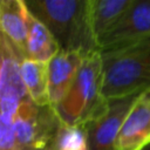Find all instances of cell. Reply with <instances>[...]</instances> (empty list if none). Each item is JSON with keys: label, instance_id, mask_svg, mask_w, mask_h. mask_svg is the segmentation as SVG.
Instances as JSON below:
<instances>
[{"label": "cell", "instance_id": "obj_1", "mask_svg": "<svg viewBox=\"0 0 150 150\" xmlns=\"http://www.w3.org/2000/svg\"><path fill=\"white\" fill-rule=\"evenodd\" d=\"M32 15L42 22L67 52L84 57L100 52L89 15V0H25Z\"/></svg>", "mask_w": 150, "mask_h": 150}, {"label": "cell", "instance_id": "obj_2", "mask_svg": "<svg viewBox=\"0 0 150 150\" xmlns=\"http://www.w3.org/2000/svg\"><path fill=\"white\" fill-rule=\"evenodd\" d=\"M103 96L114 98L150 89V38L102 52Z\"/></svg>", "mask_w": 150, "mask_h": 150}, {"label": "cell", "instance_id": "obj_3", "mask_svg": "<svg viewBox=\"0 0 150 150\" xmlns=\"http://www.w3.org/2000/svg\"><path fill=\"white\" fill-rule=\"evenodd\" d=\"M107 104L103 96V64L100 52L87 56L66 95L55 107L64 125L86 124Z\"/></svg>", "mask_w": 150, "mask_h": 150}, {"label": "cell", "instance_id": "obj_4", "mask_svg": "<svg viewBox=\"0 0 150 150\" xmlns=\"http://www.w3.org/2000/svg\"><path fill=\"white\" fill-rule=\"evenodd\" d=\"M62 125L52 104L25 100L14 120L16 150H55Z\"/></svg>", "mask_w": 150, "mask_h": 150}, {"label": "cell", "instance_id": "obj_5", "mask_svg": "<svg viewBox=\"0 0 150 150\" xmlns=\"http://www.w3.org/2000/svg\"><path fill=\"white\" fill-rule=\"evenodd\" d=\"M139 95L141 93H135L107 98L104 108L84 124L89 150H115V142L123 121Z\"/></svg>", "mask_w": 150, "mask_h": 150}, {"label": "cell", "instance_id": "obj_6", "mask_svg": "<svg viewBox=\"0 0 150 150\" xmlns=\"http://www.w3.org/2000/svg\"><path fill=\"white\" fill-rule=\"evenodd\" d=\"M0 55V115L15 117L21 103L29 98L21 76V62L25 56L2 34Z\"/></svg>", "mask_w": 150, "mask_h": 150}, {"label": "cell", "instance_id": "obj_7", "mask_svg": "<svg viewBox=\"0 0 150 150\" xmlns=\"http://www.w3.org/2000/svg\"><path fill=\"white\" fill-rule=\"evenodd\" d=\"M150 38V0H134L121 20L98 41L100 53Z\"/></svg>", "mask_w": 150, "mask_h": 150}, {"label": "cell", "instance_id": "obj_8", "mask_svg": "<svg viewBox=\"0 0 150 150\" xmlns=\"http://www.w3.org/2000/svg\"><path fill=\"white\" fill-rule=\"evenodd\" d=\"M150 144V89L141 93L120 129L115 150H143Z\"/></svg>", "mask_w": 150, "mask_h": 150}, {"label": "cell", "instance_id": "obj_9", "mask_svg": "<svg viewBox=\"0 0 150 150\" xmlns=\"http://www.w3.org/2000/svg\"><path fill=\"white\" fill-rule=\"evenodd\" d=\"M84 59L86 57L79 52L60 49L48 62L49 101L54 108L60 103L73 84Z\"/></svg>", "mask_w": 150, "mask_h": 150}, {"label": "cell", "instance_id": "obj_10", "mask_svg": "<svg viewBox=\"0 0 150 150\" xmlns=\"http://www.w3.org/2000/svg\"><path fill=\"white\" fill-rule=\"evenodd\" d=\"M0 27L1 34L6 36L26 59L28 8L25 0L0 1Z\"/></svg>", "mask_w": 150, "mask_h": 150}, {"label": "cell", "instance_id": "obj_11", "mask_svg": "<svg viewBox=\"0 0 150 150\" xmlns=\"http://www.w3.org/2000/svg\"><path fill=\"white\" fill-rule=\"evenodd\" d=\"M134 0H89V15L97 43L125 14Z\"/></svg>", "mask_w": 150, "mask_h": 150}, {"label": "cell", "instance_id": "obj_12", "mask_svg": "<svg viewBox=\"0 0 150 150\" xmlns=\"http://www.w3.org/2000/svg\"><path fill=\"white\" fill-rule=\"evenodd\" d=\"M59 50L60 46L52 35V33L28 11L26 59L48 63L59 53Z\"/></svg>", "mask_w": 150, "mask_h": 150}, {"label": "cell", "instance_id": "obj_13", "mask_svg": "<svg viewBox=\"0 0 150 150\" xmlns=\"http://www.w3.org/2000/svg\"><path fill=\"white\" fill-rule=\"evenodd\" d=\"M21 76L28 97L38 105L50 104L48 86V63L23 59Z\"/></svg>", "mask_w": 150, "mask_h": 150}, {"label": "cell", "instance_id": "obj_14", "mask_svg": "<svg viewBox=\"0 0 150 150\" xmlns=\"http://www.w3.org/2000/svg\"><path fill=\"white\" fill-rule=\"evenodd\" d=\"M55 150H89L88 134L84 124L62 125Z\"/></svg>", "mask_w": 150, "mask_h": 150}, {"label": "cell", "instance_id": "obj_15", "mask_svg": "<svg viewBox=\"0 0 150 150\" xmlns=\"http://www.w3.org/2000/svg\"><path fill=\"white\" fill-rule=\"evenodd\" d=\"M143 150H150V144H149V145H148V146H146V148H144V149H143Z\"/></svg>", "mask_w": 150, "mask_h": 150}]
</instances>
